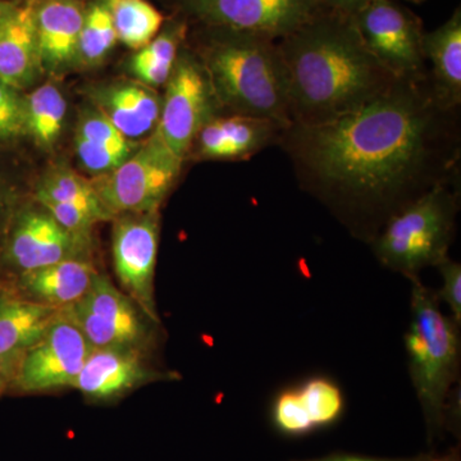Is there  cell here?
Returning <instances> with one entry per match:
<instances>
[{
  "label": "cell",
  "instance_id": "cell-9",
  "mask_svg": "<svg viewBox=\"0 0 461 461\" xmlns=\"http://www.w3.org/2000/svg\"><path fill=\"white\" fill-rule=\"evenodd\" d=\"M162 96L156 135L182 162H186L202 127L221 114L199 58L182 47Z\"/></svg>",
  "mask_w": 461,
  "mask_h": 461
},
{
  "label": "cell",
  "instance_id": "cell-35",
  "mask_svg": "<svg viewBox=\"0 0 461 461\" xmlns=\"http://www.w3.org/2000/svg\"><path fill=\"white\" fill-rule=\"evenodd\" d=\"M421 461H461L460 460V453L456 448H453V450L448 451V453H445L444 455H438V456L429 457L426 456Z\"/></svg>",
  "mask_w": 461,
  "mask_h": 461
},
{
  "label": "cell",
  "instance_id": "cell-4",
  "mask_svg": "<svg viewBox=\"0 0 461 461\" xmlns=\"http://www.w3.org/2000/svg\"><path fill=\"white\" fill-rule=\"evenodd\" d=\"M411 323L405 335L412 387L430 429L447 421V409L460 375V326L441 311L438 297L411 281Z\"/></svg>",
  "mask_w": 461,
  "mask_h": 461
},
{
  "label": "cell",
  "instance_id": "cell-15",
  "mask_svg": "<svg viewBox=\"0 0 461 461\" xmlns=\"http://www.w3.org/2000/svg\"><path fill=\"white\" fill-rule=\"evenodd\" d=\"M87 104L100 112L124 138L138 141L156 131L162 111V96L136 80H114L89 85Z\"/></svg>",
  "mask_w": 461,
  "mask_h": 461
},
{
  "label": "cell",
  "instance_id": "cell-26",
  "mask_svg": "<svg viewBox=\"0 0 461 461\" xmlns=\"http://www.w3.org/2000/svg\"><path fill=\"white\" fill-rule=\"evenodd\" d=\"M67 100L54 83L39 85L25 94L26 136L41 149L53 151L62 136Z\"/></svg>",
  "mask_w": 461,
  "mask_h": 461
},
{
  "label": "cell",
  "instance_id": "cell-21",
  "mask_svg": "<svg viewBox=\"0 0 461 461\" xmlns=\"http://www.w3.org/2000/svg\"><path fill=\"white\" fill-rule=\"evenodd\" d=\"M74 142L78 162L93 177L113 171L140 145L139 141L124 138L90 104L81 109L78 114Z\"/></svg>",
  "mask_w": 461,
  "mask_h": 461
},
{
  "label": "cell",
  "instance_id": "cell-22",
  "mask_svg": "<svg viewBox=\"0 0 461 461\" xmlns=\"http://www.w3.org/2000/svg\"><path fill=\"white\" fill-rule=\"evenodd\" d=\"M423 51L432 66L429 77L436 99L446 109H456L461 103L460 8L444 25L424 32Z\"/></svg>",
  "mask_w": 461,
  "mask_h": 461
},
{
  "label": "cell",
  "instance_id": "cell-30",
  "mask_svg": "<svg viewBox=\"0 0 461 461\" xmlns=\"http://www.w3.org/2000/svg\"><path fill=\"white\" fill-rule=\"evenodd\" d=\"M437 268L441 272L442 286L438 294L439 303H445L450 308L451 318L461 326V266L454 262L450 258H446L444 262Z\"/></svg>",
  "mask_w": 461,
  "mask_h": 461
},
{
  "label": "cell",
  "instance_id": "cell-23",
  "mask_svg": "<svg viewBox=\"0 0 461 461\" xmlns=\"http://www.w3.org/2000/svg\"><path fill=\"white\" fill-rule=\"evenodd\" d=\"M62 309L38 304L5 287L0 294V357L21 360L41 341Z\"/></svg>",
  "mask_w": 461,
  "mask_h": 461
},
{
  "label": "cell",
  "instance_id": "cell-12",
  "mask_svg": "<svg viewBox=\"0 0 461 461\" xmlns=\"http://www.w3.org/2000/svg\"><path fill=\"white\" fill-rule=\"evenodd\" d=\"M112 223V259L121 290L160 323L156 302L159 212L118 214Z\"/></svg>",
  "mask_w": 461,
  "mask_h": 461
},
{
  "label": "cell",
  "instance_id": "cell-27",
  "mask_svg": "<svg viewBox=\"0 0 461 461\" xmlns=\"http://www.w3.org/2000/svg\"><path fill=\"white\" fill-rule=\"evenodd\" d=\"M107 5L118 41L132 50L153 41L165 26V17L148 0H103Z\"/></svg>",
  "mask_w": 461,
  "mask_h": 461
},
{
  "label": "cell",
  "instance_id": "cell-19",
  "mask_svg": "<svg viewBox=\"0 0 461 461\" xmlns=\"http://www.w3.org/2000/svg\"><path fill=\"white\" fill-rule=\"evenodd\" d=\"M344 406V395L335 382L311 378L277 396L273 403V421L287 435H305L338 420Z\"/></svg>",
  "mask_w": 461,
  "mask_h": 461
},
{
  "label": "cell",
  "instance_id": "cell-7",
  "mask_svg": "<svg viewBox=\"0 0 461 461\" xmlns=\"http://www.w3.org/2000/svg\"><path fill=\"white\" fill-rule=\"evenodd\" d=\"M184 163L153 132L117 168L91 177V182L113 218L159 212L180 177Z\"/></svg>",
  "mask_w": 461,
  "mask_h": 461
},
{
  "label": "cell",
  "instance_id": "cell-8",
  "mask_svg": "<svg viewBox=\"0 0 461 461\" xmlns=\"http://www.w3.org/2000/svg\"><path fill=\"white\" fill-rule=\"evenodd\" d=\"M63 311L93 348H135L150 353L156 346L160 323L103 273L98 272L80 302Z\"/></svg>",
  "mask_w": 461,
  "mask_h": 461
},
{
  "label": "cell",
  "instance_id": "cell-24",
  "mask_svg": "<svg viewBox=\"0 0 461 461\" xmlns=\"http://www.w3.org/2000/svg\"><path fill=\"white\" fill-rule=\"evenodd\" d=\"M186 35L187 23L185 20L171 21L163 26L153 41L130 58L127 68L133 80L151 89L165 86L171 77Z\"/></svg>",
  "mask_w": 461,
  "mask_h": 461
},
{
  "label": "cell",
  "instance_id": "cell-31",
  "mask_svg": "<svg viewBox=\"0 0 461 461\" xmlns=\"http://www.w3.org/2000/svg\"><path fill=\"white\" fill-rule=\"evenodd\" d=\"M20 204L21 200L16 189L0 175V250Z\"/></svg>",
  "mask_w": 461,
  "mask_h": 461
},
{
  "label": "cell",
  "instance_id": "cell-37",
  "mask_svg": "<svg viewBox=\"0 0 461 461\" xmlns=\"http://www.w3.org/2000/svg\"><path fill=\"white\" fill-rule=\"evenodd\" d=\"M5 290V282H3L2 280H0V294L3 293V291Z\"/></svg>",
  "mask_w": 461,
  "mask_h": 461
},
{
  "label": "cell",
  "instance_id": "cell-34",
  "mask_svg": "<svg viewBox=\"0 0 461 461\" xmlns=\"http://www.w3.org/2000/svg\"><path fill=\"white\" fill-rule=\"evenodd\" d=\"M426 456L417 457H396V459H390V457H371L360 456V455H330V456L321 457V459L309 460V461H421Z\"/></svg>",
  "mask_w": 461,
  "mask_h": 461
},
{
  "label": "cell",
  "instance_id": "cell-17",
  "mask_svg": "<svg viewBox=\"0 0 461 461\" xmlns=\"http://www.w3.org/2000/svg\"><path fill=\"white\" fill-rule=\"evenodd\" d=\"M284 127L266 118L217 114L200 130L190 156L198 160H242L280 141Z\"/></svg>",
  "mask_w": 461,
  "mask_h": 461
},
{
  "label": "cell",
  "instance_id": "cell-36",
  "mask_svg": "<svg viewBox=\"0 0 461 461\" xmlns=\"http://www.w3.org/2000/svg\"><path fill=\"white\" fill-rule=\"evenodd\" d=\"M8 0H0V11L7 5Z\"/></svg>",
  "mask_w": 461,
  "mask_h": 461
},
{
  "label": "cell",
  "instance_id": "cell-6",
  "mask_svg": "<svg viewBox=\"0 0 461 461\" xmlns=\"http://www.w3.org/2000/svg\"><path fill=\"white\" fill-rule=\"evenodd\" d=\"M93 236L60 226L35 200L21 202L0 250V280L5 286L26 273L67 260H93Z\"/></svg>",
  "mask_w": 461,
  "mask_h": 461
},
{
  "label": "cell",
  "instance_id": "cell-33",
  "mask_svg": "<svg viewBox=\"0 0 461 461\" xmlns=\"http://www.w3.org/2000/svg\"><path fill=\"white\" fill-rule=\"evenodd\" d=\"M371 0H321L323 8L353 17Z\"/></svg>",
  "mask_w": 461,
  "mask_h": 461
},
{
  "label": "cell",
  "instance_id": "cell-3",
  "mask_svg": "<svg viewBox=\"0 0 461 461\" xmlns=\"http://www.w3.org/2000/svg\"><path fill=\"white\" fill-rule=\"evenodd\" d=\"M204 27L196 48L221 114L266 118L291 126L284 62L277 41L257 33Z\"/></svg>",
  "mask_w": 461,
  "mask_h": 461
},
{
  "label": "cell",
  "instance_id": "cell-5",
  "mask_svg": "<svg viewBox=\"0 0 461 461\" xmlns=\"http://www.w3.org/2000/svg\"><path fill=\"white\" fill-rule=\"evenodd\" d=\"M459 195L450 181L430 187L420 198L388 218L372 240L373 251L384 268L411 281L438 267L453 242Z\"/></svg>",
  "mask_w": 461,
  "mask_h": 461
},
{
  "label": "cell",
  "instance_id": "cell-16",
  "mask_svg": "<svg viewBox=\"0 0 461 461\" xmlns=\"http://www.w3.org/2000/svg\"><path fill=\"white\" fill-rule=\"evenodd\" d=\"M85 9L80 0L35 2V27L42 74L59 78L78 68Z\"/></svg>",
  "mask_w": 461,
  "mask_h": 461
},
{
  "label": "cell",
  "instance_id": "cell-20",
  "mask_svg": "<svg viewBox=\"0 0 461 461\" xmlns=\"http://www.w3.org/2000/svg\"><path fill=\"white\" fill-rule=\"evenodd\" d=\"M98 272L94 260H67L26 273L5 287L30 302L65 309L86 295Z\"/></svg>",
  "mask_w": 461,
  "mask_h": 461
},
{
  "label": "cell",
  "instance_id": "cell-10",
  "mask_svg": "<svg viewBox=\"0 0 461 461\" xmlns=\"http://www.w3.org/2000/svg\"><path fill=\"white\" fill-rule=\"evenodd\" d=\"M353 20L366 50L397 80L427 77L420 18L393 0H371Z\"/></svg>",
  "mask_w": 461,
  "mask_h": 461
},
{
  "label": "cell",
  "instance_id": "cell-14",
  "mask_svg": "<svg viewBox=\"0 0 461 461\" xmlns=\"http://www.w3.org/2000/svg\"><path fill=\"white\" fill-rule=\"evenodd\" d=\"M149 351L135 348H93L71 388L93 402H111L145 384L176 381L150 363Z\"/></svg>",
  "mask_w": 461,
  "mask_h": 461
},
{
  "label": "cell",
  "instance_id": "cell-18",
  "mask_svg": "<svg viewBox=\"0 0 461 461\" xmlns=\"http://www.w3.org/2000/svg\"><path fill=\"white\" fill-rule=\"evenodd\" d=\"M42 76L35 2H8L0 11V81L23 93Z\"/></svg>",
  "mask_w": 461,
  "mask_h": 461
},
{
  "label": "cell",
  "instance_id": "cell-11",
  "mask_svg": "<svg viewBox=\"0 0 461 461\" xmlns=\"http://www.w3.org/2000/svg\"><path fill=\"white\" fill-rule=\"evenodd\" d=\"M185 17L203 26L222 27L280 41L305 25L321 0H176Z\"/></svg>",
  "mask_w": 461,
  "mask_h": 461
},
{
  "label": "cell",
  "instance_id": "cell-29",
  "mask_svg": "<svg viewBox=\"0 0 461 461\" xmlns=\"http://www.w3.org/2000/svg\"><path fill=\"white\" fill-rule=\"evenodd\" d=\"M25 136V94L0 81V145Z\"/></svg>",
  "mask_w": 461,
  "mask_h": 461
},
{
  "label": "cell",
  "instance_id": "cell-2",
  "mask_svg": "<svg viewBox=\"0 0 461 461\" xmlns=\"http://www.w3.org/2000/svg\"><path fill=\"white\" fill-rule=\"evenodd\" d=\"M288 87L291 124L336 120L397 83L366 50L353 17L323 8L277 41Z\"/></svg>",
  "mask_w": 461,
  "mask_h": 461
},
{
  "label": "cell",
  "instance_id": "cell-32",
  "mask_svg": "<svg viewBox=\"0 0 461 461\" xmlns=\"http://www.w3.org/2000/svg\"><path fill=\"white\" fill-rule=\"evenodd\" d=\"M21 360L0 357V399L11 393Z\"/></svg>",
  "mask_w": 461,
  "mask_h": 461
},
{
  "label": "cell",
  "instance_id": "cell-1",
  "mask_svg": "<svg viewBox=\"0 0 461 461\" xmlns=\"http://www.w3.org/2000/svg\"><path fill=\"white\" fill-rule=\"evenodd\" d=\"M455 111L439 104L429 76L399 80L336 120L291 124L278 142L303 187L372 241L388 218L450 181L459 158Z\"/></svg>",
  "mask_w": 461,
  "mask_h": 461
},
{
  "label": "cell",
  "instance_id": "cell-38",
  "mask_svg": "<svg viewBox=\"0 0 461 461\" xmlns=\"http://www.w3.org/2000/svg\"><path fill=\"white\" fill-rule=\"evenodd\" d=\"M408 2H411V3H423V2H426V0H408Z\"/></svg>",
  "mask_w": 461,
  "mask_h": 461
},
{
  "label": "cell",
  "instance_id": "cell-28",
  "mask_svg": "<svg viewBox=\"0 0 461 461\" xmlns=\"http://www.w3.org/2000/svg\"><path fill=\"white\" fill-rule=\"evenodd\" d=\"M117 42V32L107 5L103 0H93L85 9L78 44V68H95L103 65Z\"/></svg>",
  "mask_w": 461,
  "mask_h": 461
},
{
  "label": "cell",
  "instance_id": "cell-25",
  "mask_svg": "<svg viewBox=\"0 0 461 461\" xmlns=\"http://www.w3.org/2000/svg\"><path fill=\"white\" fill-rule=\"evenodd\" d=\"M32 199L39 204L77 206L95 215L100 222H112L113 217L100 200L91 178L78 175L65 165L54 166L39 178Z\"/></svg>",
  "mask_w": 461,
  "mask_h": 461
},
{
  "label": "cell",
  "instance_id": "cell-13",
  "mask_svg": "<svg viewBox=\"0 0 461 461\" xmlns=\"http://www.w3.org/2000/svg\"><path fill=\"white\" fill-rule=\"evenodd\" d=\"M91 351L84 333L62 309L41 341L23 355L12 391L32 395L71 388Z\"/></svg>",
  "mask_w": 461,
  "mask_h": 461
}]
</instances>
